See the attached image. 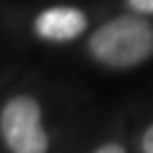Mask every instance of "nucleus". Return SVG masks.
Segmentation results:
<instances>
[{
    "mask_svg": "<svg viewBox=\"0 0 153 153\" xmlns=\"http://www.w3.org/2000/svg\"><path fill=\"white\" fill-rule=\"evenodd\" d=\"M140 153H153V123H149L140 136Z\"/></svg>",
    "mask_w": 153,
    "mask_h": 153,
    "instance_id": "nucleus-6",
    "label": "nucleus"
},
{
    "mask_svg": "<svg viewBox=\"0 0 153 153\" xmlns=\"http://www.w3.org/2000/svg\"><path fill=\"white\" fill-rule=\"evenodd\" d=\"M91 153H128V151H126V147H123L121 143H117V140H106V143L98 145Z\"/></svg>",
    "mask_w": 153,
    "mask_h": 153,
    "instance_id": "nucleus-5",
    "label": "nucleus"
},
{
    "mask_svg": "<svg viewBox=\"0 0 153 153\" xmlns=\"http://www.w3.org/2000/svg\"><path fill=\"white\" fill-rule=\"evenodd\" d=\"M128 7L134 11V15H138V17L153 15V0H128Z\"/></svg>",
    "mask_w": 153,
    "mask_h": 153,
    "instance_id": "nucleus-4",
    "label": "nucleus"
},
{
    "mask_svg": "<svg viewBox=\"0 0 153 153\" xmlns=\"http://www.w3.org/2000/svg\"><path fill=\"white\" fill-rule=\"evenodd\" d=\"M0 138L9 153H49L51 138L34 96L17 94L0 108Z\"/></svg>",
    "mask_w": 153,
    "mask_h": 153,
    "instance_id": "nucleus-2",
    "label": "nucleus"
},
{
    "mask_svg": "<svg viewBox=\"0 0 153 153\" xmlns=\"http://www.w3.org/2000/svg\"><path fill=\"white\" fill-rule=\"evenodd\" d=\"M94 62L113 70L136 68L153 57V24L138 15H119L104 22L89 36Z\"/></svg>",
    "mask_w": 153,
    "mask_h": 153,
    "instance_id": "nucleus-1",
    "label": "nucleus"
},
{
    "mask_svg": "<svg viewBox=\"0 0 153 153\" xmlns=\"http://www.w3.org/2000/svg\"><path fill=\"white\" fill-rule=\"evenodd\" d=\"M87 30V15L79 7H49L34 19V34L45 43H70Z\"/></svg>",
    "mask_w": 153,
    "mask_h": 153,
    "instance_id": "nucleus-3",
    "label": "nucleus"
}]
</instances>
